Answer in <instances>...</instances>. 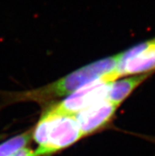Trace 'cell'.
<instances>
[{
    "instance_id": "6da1fadb",
    "label": "cell",
    "mask_w": 155,
    "mask_h": 156,
    "mask_svg": "<svg viewBox=\"0 0 155 156\" xmlns=\"http://www.w3.org/2000/svg\"><path fill=\"white\" fill-rule=\"evenodd\" d=\"M83 137L75 115L55 113L48 108L33 132L38 145L36 156H50L71 146Z\"/></svg>"
},
{
    "instance_id": "7a4b0ae2",
    "label": "cell",
    "mask_w": 155,
    "mask_h": 156,
    "mask_svg": "<svg viewBox=\"0 0 155 156\" xmlns=\"http://www.w3.org/2000/svg\"><path fill=\"white\" fill-rule=\"evenodd\" d=\"M119 55L107 57L88 64L66 75L55 83L39 89L33 90L21 94H15L18 100L44 101L71 94L77 90L106 74L114 71L117 67Z\"/></svg>"
},
{
    "instance_id": "5b68a950",
    "label": "cell",
    "mask_w": 155,
    "mask_h": 156,
    "mask_svg": "<svg viewBox=\"0 0 155 156\" xmlns=\"http://www.w3.org/2000/svg\"><path fill=\"white\" fill-rule=\"evenodd\" d=\"M117 106L107 98L85 108L75 115L83 136L105 125L113 117Z\"/></svg>"
},
{
    "instance_id": "8992f818",
    "label": "cell",
    "mask_w": 155,
    "mask_h": 156,
    "mask_svg": "<svg viewBox=\"0 0 155 156\" xmlns=\"http://www.w3.org/2000/svg\"><path fill=\"white\" fill-rule=\"evenodd\" d=\"M150 73L136 75V76L127 78L120 81H113L108 88L107 99L116 106H119L120 103L136 89L140 83L148 77Z\"/></svg>"
},
{
    "instance_id": "ba28073f",
    "label": "cell",
    "mask_w": 155,
    "mask_h": 156,
    "mask_svg": "<svg viewBox=\"0 0 155 156\" xmlns=\"http://www.w3.org/2000/svg\"><path fill=\"white\" fill-rule=\"evenodd\" d=\"M10 156H36L35 151L30 147H25L17 151L15 153Z\"/></svg>"
},
{
    "instance_id": "52a82bcc",
    "label": "cell",
    "mask_w": 155,
    "mask_h": 156,
    "mask_svg": "<svg viewBox=\"0 0 155 156\" xmlns=\"http://www.w3.org/2000/svg\"><path fill=\"white\" fill-rule=\"evenodd\" d=\"M30 138L31 135L30 133H24L1 143L0 156H10L17 151L23 148L30 143Z\"/></svg>"
},
{
    "instance_id": "3957f363",
    "label": "cell",
    "mask_w": 155,
    "mask_h": 156,
    "mask_svg": "<svg viewBox=\"0 0 155 156\" xmlns=\"http://www.w3.org/2000/svg\"><path fill=\"white\" fill-rule=\"evenodd\" d=\"M120 75L116 68L102 77L89 83L60 102L48 108L55 113L75 115L85 108L107 98L110 84Z\"/></svg>"
},
{
    "instance_id": "277c9868",
    "label": "cell",
    "mask_w": 155,
    "mask_h": 156,
    "mask_svg": "<svg viewBox=\"0 0 155 156\" xmlns=\"http://www.w3.org/2000/svg\"><path fill=\"white\" fill-rule=\"evenodd\" d=\"M155 69V39L139 44L119 54L120 75H142Z\"/></svg>"
}]
</instances>
